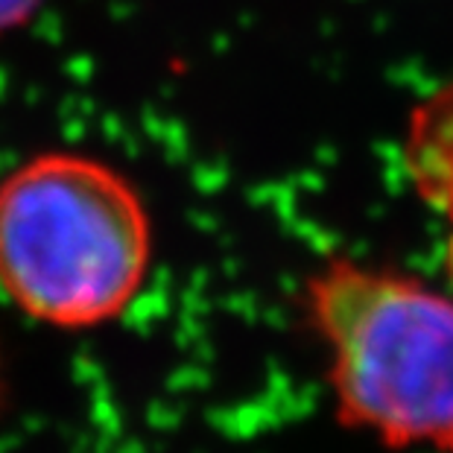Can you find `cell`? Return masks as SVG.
I'll use <instances>...</instances> for the list:
<instances>
[{"mask_svg":"<svg viewBox=\"0 0 453 453\" xmlns=\"http://www.w3.org/2000/svg\"><path fill=\"white\" fill-rule=\"evenodd\" d=\"M44 0H0V35L21 30L38 15Z\"/></svg>","mask_w":453,"mask_h":453,"instance_id":"4","label":"cell"},{"mask_svg":"<svg viewBox=\"0 0 453 453\" xmlns=\"http://www.w3.org/2000/svg\"><path fill=\"white\" fill-rule=\"evenodd\" d=\"M403 161L416 194L448 223L445 266L453 284V85L436 91L412 111Z\"/></svg>","mask_w":453,"mask_h":453,"instance_id":"3","label":"cell"},{"mask_svg":"<svg viewBox=\"0 0 453 453\" xmlns=\"http://www.w3.org/2000/svg\"><path fill=\"white\" fill-rule=\"evenodd\" d=\"M4 395H6V378H4V351H0V407H4Z\"/></svg>","mask_w":453,"mask_h":453,"instance_id":"5","label":"cell"},{"mask_svg":"<svg viewBox=\"0 0 453 453\" xmlns=\"http://www.w3.org/2000/svg\"><path fill=\"white\" fill-rule=\"evenodd\" d=\"M150 264L147 202L111 164L42 152L0 181V290L33 322L88 331L118 319Z\"/></svg>","mask_w":453,"mask_h":453,"instance_id":"1","label":"cell"},{"mask_svg":"<svg viewBox=\"0 0 453 453\" xmlns=\"http://www.w3.org/2000/svg\"><path fill=\"white\" fill-rule=\"evenodd\" d=\"M340 418L387 448L453 453V296L331 257L304 284Z\"/></svg>","mask_w":453,"mask_h":453,"instance_id":"2","label":"cell"}]
</instances>
